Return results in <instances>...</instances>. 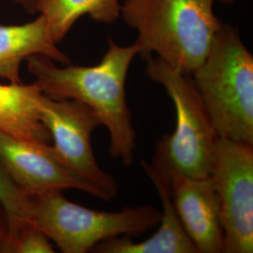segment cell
I'll return each instance as SVG.
<instances>
[{"instance_id": "cell-2", "label": "cell", "mask_w": 253, "mask_h": 253, "mask_svg": "<svg viewBox=\"0 0 253 253\" xmlns=\"http://www.w3.org/2000/svg\"><path fill=\"white\" fill-rule=\"evenodd\" d=\"M215 0H125L120 17L137 31L139 54L156 53L182 73L191 74L208 56L222 23Z\"/></svg>"}, {"instance_id": "cell-4", "label": "cell", "mask_w": 253, "mask_h": 253, "mask_svg": "<svg viewBox=\"0 0 253 253\" xmlns=\"http://www.w3.org/2000/svg\"><path fill=\"white\" fill-rule=\"evenodd\" d=\"M190 75L217 136L253 145V55L235 27L221 25Z\"/></svg>"}, {"instance_id": "cell-6", "label": "cell", "mask_w": 253, "mask_h": 253, "mask_svg": "<svg viewBox=\"0 0 253 253\" xmlns=\"http://www.w3.org/2000/svg\"><path fill=\"white\" fill-rule=\"evenodd\" d=\"M217 192L225 253H253V145L217 139L210 173Z\"/></svg>"}, {"instance_id": "cell-7", "label": "cell", "mask_w": 253, "mask_h": 253, "mask_svg": "<svg viewBox=\"0 0 253 253\" xmlns=\"http://www.w3.org/2000/svg\"><path fill=\"white\" fill-rule=\"evenodd\" d=\"M38 109L56 153L73 170L98 186L109 201L116 198L118 184L100 168L91 145L92 132L102 125L96 113L80 101L53 100L43 93L39 99Z\"/></svg>"}, {"instance_id": "cell-5", "label": "cell", "mask_w": 253, "mask_h": 253, "mask_svg": "<svg viewBox=\"0 0 253 253\" xmlns=\"http://www.w3.org/2000/svg\"><path fill=\"white\" fill-rule=\"evenodd\" d=\"M28 223L42 231L64 253H85L109 238L143 235L161 222L151 206L118 212L98 211L67 199L62 190L29 194Z\"/></svg>"}, {"instance_id": "cell-1", "label": "cell", "mask_w": 253, "mask_h": 253, "mask_svg": "<svg viewBox=\"0 0 253 253\" xmlns=\"http://www.w3.org/2000/svg\"><path fill=\"white\" fill-rule=\"evenodd\" d=\"M140 48L136 43L121 46L109 39L108 50L96 66L66 65L41 54L29 56L27 70L42 92L55 100H73L90 107L111 137L110 154L125 166L133 163L136 133L126 104V74Z\"/></svg>"}, {"instance_id": "cell-13", "label": "cell", "mask_w": 253, "mask_h": 253, "mask_svg": "<svg viewBox=\"0 0 253 253\" xmlns=\"http://www.w3.org/2000/svg\"><path fill=\"white\" fill-rule=\"evenodd\" d=\"M119 0H39L36 13L45 20L55 43H59L79 19L88 15L100 24H113L120 17Z\"/></svg>"}, {"instance_id": "cell-12", "label": "cell", "mask_w": 253, "mask_h": 253, "mask_svg": "<svg viewBox=\"0 0 253 253\" xmlns=\"http://www.w3.org/2000/svg\"><path fill=\"white\" fill-rule=\"evenodd\" d=\"M42 92L36 83L0 84V131L38 143L51 144L38 102Z\"/></svg>"}, {"instance_id": "cell-14", "label": "cell", "mask_w": 253, "mask_h": 253, "mask_svg": "<svg viewBox=\"0 0 253 253\" xmlns=\"http://www.w3.org/2000/svg\"><path fill=\"white\" fill-rule=\"evenodd\" d=\"M0 206L4 209L8 221V235H13L18 229L28 223L29 197L12 180L0 163Z\"/></svg>"}, {"instance_id": "cell-11", "label": "cell", "mask_w": 253, "mask_h": 253, "mask_svg": "<svg viewBox=\"0 0 253 253\" xmlns=\"http://www.w3.org/2000/svg\"><path fill=\"white\" fill-rule=\"evenodd\" d=\"M36 54L70 64V58L58 49L42 15L23 25L0 24V78L12 84L22 83L21 64Z\"/></svg>"}, {"instance_id": "cell-10", "label": "cell", "mask_w": 253, "mask_h": 253, "mask_svg": "<svg viewBox=\"0 0 253 253\" xmlns=\"http://www.w3.org/2000/svg\"><path fill=\"white\" fill-rule=\"evenodd\" d=\"M142 167L153 183L163 205L160 227L149 238L134 242L129 236L113 237L97 245L98 253H198L196 247L182 226L172 204L169 184L156 172L150 163L142 161Z\"/></svg>"}, {"instance_id": "cell-16", "label": "cell", "mask_w": 253, "mask_h": 253, "mask_svg": "<svg viewBox=\"0 0 253 253\" xmlns=\"http://www.w3.org/2000/svg\"><path fill=\"white\" fill-rule=\"evenodd\" d=\"M8 235V221L4 209L0 206V253H4Z\"/></svg>"}, {"instance_id": "cell-9", "label": "cell", "mask_w": 253, "mask_h": 253, "mask_svg": "<svg viewBox=\"0 0 253 253\" xmlns=\"http://www.w3.org/2000/svg\"><path fill=\"white\" fill-rule=\"evenodd\" d=\"M167 183L182 226L198 253H223L220 207L211 177L175 176Z\"/></svg>"}, {"instance_id": "cell-15", "label": "cell", "mask_w": 253, "mask_h": 253, "mask_svg": "<svg viewBox=\"0 0 253 253\" xmlns=\"http://www.w3.org/2000/svg\"><path fill=\"white\" fill-rule=\"evenodd\" d=\"M50 239L42 231L27 224L9 236L4 253H54Z\"/></svg>"}, {"instance_id": "cell-8", "label": "cell", "mask_w": 253, "mask_h": 253, "mask_svg": "<svg viewBox=\"0 0 253 253\" xmlns=\"http://www.w3.org/2000/svg\"><path fill=\"white\" fill-rule=\"evenodd\" d=\"M0 163L27 194L78 190L99 199L107 195L65 163L51 144L38 143L0 131Z\"/></svg>"}, {"instance_id": "cell-17", "label": "cell", "mask_w": 253, "mask_h": 253, "mask_svg": "<svg viewBox=\"0 0 253 253\" xmlns=\"http://www.w3.org/2000/svg\"><path fill=\"white\" fill-rule=\"evenodd\" d=\"M22 9L30 13H36V7L39 0H12Z\"/></svg>"}, {"instance_id": "cell-18", "label": "cell", "mask_w": 253, "mask_h": 253, "mask_svg": "<svg viewBox=\"0 0 253 253\" xmlns=\"http://www.w3.org/2000/svg\"><path fill=\"white\" fill-rule=\"evenodd\" d=\"M219 1H221V2H223V3H232V2H234L235 0H219Z\"/></svg>"}, {"instance_id": "cell-3", "label": "cell", "mask_w": 253, "mask_h": 253, "mask_svg": "<svg viewBox=\"0 0 253 253\" xmlns=\"http://www.w3.org/2000/svg\"><path fill=\"white\" fill-rule=\"evenodd\" d=\"M145 73L163 85L176 113L174 131L159 141L151 166L166 181L175 176H210L218 136L191 75L159 56L146 58Z\"/></svg>"}]
</instances>
